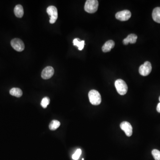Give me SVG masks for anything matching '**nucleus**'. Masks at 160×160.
Here are the masks:
<instances>
[{
	"label": "nucleus",
	"mask_w": 160,
	"mask_h": 160,
	"mask_svg": "<svg viewBox=\"0 0 160 160\" xmlns=\"http://www.w3.org/2000/svg\"><path fill=\"white\" fill-rule=\"evenodd\" d=\"M90 102L94 106H98L101 103V98L100 94L96 90H91L89 92Z\"/></svg>",
	"instance_id": "nucleus-1"
},
{
	"label": "nucleus",
	"mask_w": 160,
	"mask_h": 160,
	"mask_svg": "<svg viewBox=\"0 0 160 160\" xmlns=\"http://www.w3.org/2000/svg\"><path fill=\"white\" fill-rule=\"evenodd\" d=\"M98 5L97 0H87L84 5V10L89 13H94L98 10Z\"/></svg>",
	"instance_id": "nucleus-2"
},
{
	"label": "nucleus",
	"mask_w": 160,
	"mask_h": 160,
	"mask_svg": "<svg viewBox=\"0 0 160 160\" xmlns=\"http://www.w3.org/2000/svg\"><path fill=\"white\" fill-rule=\"evenodd\" d=\"M115 86L119 94L125 95L127 92L128 86L125 81L121 79H118L115 82Z\"/></svg>",
	"instance_id": "nucleus-3"
},
{
	"label": "nucleus",
	"mask_w": 160,
	"mask_h": 160,
	"mask_svg": "<svg viewBox=\"0 0 160 160\" xmlns=\"http://www.w3.org/2000/svg\"><path fill=\"white\" fill-rule=\"evenodd\" d=\"M47 12L50 16L49 22L54 24L58 18V12L56 7L54 6H49L47 9Z\"/></svg>",
	"instance_id": "nucleus-4"
},
{
	"label": "nucleus",
	"mask_w": 160,
	"mask_h": 160,
	"mask_svg": "<svg viewBox=\"0 0 160 160\" xmlns=\"http://www.w3.org/2000/svg\"><path fill=\"white\" fill-rule=\"evenodd\" d=\"M151 64L149 62H146L140 66L139 69L140 74L143 76H148L152 71Z\"/></svg>",
	"instance_id": "nucleus-5"
},
{
	"label": "nucleus",
	"mask_w": 160,
	"mask_h": 160,
	"mask_svg": "<svg viewBox=\"0 0 160 160\" xmlns=\"http://www.w3.org/2000/svg\"><path fill=\"white\" fill-rule=\"evenodd\" d=\"M12 47L18 52H21L25 49V45L22 40L19 38H14L11 41Z\"/></svg>",
	"instance_id": "nucleus-6"
},
{
	"label": "nucleus",
	"mask_w": 160,
	"mask_h": 160,
	"mask_svg": "<svg viewBox=\"0 0 160 160\" xmlns=\"http://www.w3.org/2000/svg\"><path fill=\"white\" fill-rule=\"evenodd\" d=\"M116 18L120 21L128 20L131 17V13L128 10H124L117 12L116 14Z\"/></svg>",
	"instance_id": "nucleus-7"
},
{
	"label": "nucleus",
	"mask_w": 160,
	"mask_h": 160,
	"mask_svg": "<svg viewBox=\"0 0 160 160\" xmlns=\"http://www.w3.org/2000/svg\"><path fill=\"white\" fill-rule=\"evenodd\" d=\"M120 127L126 133L127 136L130 137L133 134V128L129 122L123 121L120 124Z\"/></svg>",
	"instance_id": "nucleus-8"
},
{
	"label": "nucleus",
	"mask_w": 160,
	"mask_h": 160,
	"mask_svg": "<svg viewBox=\"0 0 160 160\" xmlns=\"http://www.w3.org/2000/svg\"><path fill=\"white\" fill-rule=\"evenodd\" d=\"M54 70L51 66L46 67L41 73V78L44 79H48L54 75Z\"/></svg>",
	"instance_id": "nucleus-9"
},
{
	"label": "nucleus",
	"mask_w": 160,
	"mask_h": 160,
	"mask_svg": "<svg viewBox=\"0 0 160 160\" xmlns=\"http://www.w3.org/2000/svg\"><path fill=\"white\" fill-rule=\"evenodd\" d=\"M137 36L134 34H130L126 38L123 40V42L124 45H127L128 43L134 44L136 42Z\"/></svg>",
	"instance_id": "nucleus-10"
},
{
	"label": "nucleus",
	"mask_w": 160,
	"mask_h": 160,
	"mask_svg": "<svg viewBox=\"0 0 160 160\" xmlns=\"http://www.w3.org/2000/svg\"><path fill=\"white\" fill-rule=\"evenodd\" d=\"M114 46L115 43L113 40H108L106 41L102 46V51L105 53L109 52L114 47Z\"/></svg>",
	"instance_id": "nucleus-11"
},
{
	"label": "nucleus",
	"mask_w": 160,
	"mask_h": 160,
	"mask_svg": "<svg viewBox=\"0 0 160 160\" xmlns=\"http://www.w3.org/2000/svg\"><path fill=\"white\" fill-rule=\"evenodd\" d=\"M14 12L17 18H21L24 15V10L22 5L18 4L15 6L14 9Z\"/></svg>",
	"instance_id": "nucleus-12"
},
{
	"label": "nucleus",
	"mask_w": 160,
	"mask_h": 160,
	"mask_svg": "<svg viewBox=\"0 0 160 160\" xmlns=\"http://www.w3.org/2000/svg\"><path fill=\"white\" fill-rule=\"evenodd\" d=\"M152 17L155 22L160 23V7H157L153 10Z\"/></svg>",
	"instance_id": "nucleus-13"
},
{
	"label": "nucleus",
	"mask_w": 160,
	"mask_h": 160,
	"mask_svg": "<svg viewBox=\"0 0 160 160\" xmlns=\"http://www.w3.org/2000/svg\"><path fill=\"white\" fill-rule=\"evenodd\" d=\"M10 93L11 95L17 98L21 97L23 94L22 90L19 88H13L11 89L10 91Z\"/></svg>",
	"instance_id": "nucleus-14"
},
{
	"label": "nucleus",
	"mask_w": 160,
	"mask_h": 160,
	"mask_svg": "<svg viewBox=\"0 0 160 160\" xmlns=\"http://www.w3.org/2000/svg\"><path fill=\"white\" fill-rule=\"evenodd\" d=\"M73 43L74 46H77L79 48V50H82L84 47V40H80L79 38H75L73 40Z\"/></svg>",
	"instance_id": "nucleus-15"
},
{
	"label": "nucleus",
	"mask_w": 160,
	"mask_h": 160,
	"mask_svg": "<svg viewBox=\"0 0 160 160\" xmlns=\"http://www.w3.org/2000/svg\"><path fill=\"white\" fill-rule=\"evenodd\" d=\"M60 125H61V123L58 120H52L49 125V129L51 130H56L60 126Z\"/></svg>",
	"instance_id": "nucleus-16"
},
{
	"label": "nucleus",
	"mask_w": 160,
	"mask_h": 160,
	"mask_svg": "<svg viewBox=\"0 0 160 160\" xmlns=\"http://www.w3.org/2000/svg\"><path fill=\"white\" fill-rule=\"evenodd\" d=\"M49 103H50V99L48 97H45L42 99L40 105L43 108L45 109L46 108L47 106L49 105Z\"/></svg>",
	"instance_id": "nucleus-17"
},
{
	"label": "nucleus",
	"mask_w": 160,
	"mask_h": 160,
	"mask_svg": "<svg viewBox=\"0 0 160 160\" xmlns=\"http://www.w3.org/2000/svg\"><path fill=\"white\" fill-rule=\"evenodd\" d=\"M152 154L155 160H160V151L159 150L154 149L152 151Z\"/></svg>",
	"instance_id": "nucleus-18"
},
{
	"label": "nucleus",
	"mask_w": 160,
	"mask_h": 160,
	"mask_svg": "<svg viewBox=\"0 0 160 160\" xmlns=\"http://www.w3.org/2000/svg\"><path fill=\"white\" fill-rule=\"evenodd\" d=\"M81 154V150L79 149L76 150L75 153L73 155L72 159L74 160H78L79 159L80 156Z\"/></svg>",
	"instance_id": "nucleus-19"
},
{
	"label": "nucleus",
	"mask_w": 160,
	"mask_h": 160,
	"mask_svg": "<svg viewBox=\"0 0 160 160\" xmlns=\"http://www.w3.org/2000/svg\"><path fill=\"white\" fill-rule=\"evenodd\" d=\"M157 110L159 113H160V102L158 104L157 107Z\"/></svg>",
	"instance_id": "nucleus-20"
},
{
	"label": "nucleus",
	"mask_w": 160,
	"mask_h": 160,
	"mask_svg": "<svg viewBox=\"0 0 160 160\" xmlns=\"http://www.w3.org/2000/svg\"><path fill=\"white\" fill-rule=\"evenodd\" d=\"M159 101H160V97H159Z\"/></svg>",
	"instance_id": "nucleus-21"
},
{
	"label": "nucleus",
	"mask_w": 160,
	"mask_h": 160,
	"mask_svg": "<svg viewBox=\"0 0 160 160\" xmlns=\"http://www.w3.org/2000/svg\"><path fill=\"white\" fill-rule=\"evenodd\" d=\"M82 160H84V159H82Z\"/></svg>",
	"instance_id": "nucleus-22"
}]
</instances>
